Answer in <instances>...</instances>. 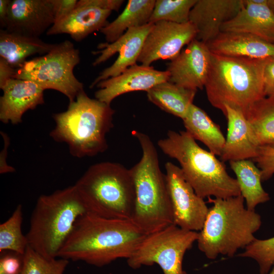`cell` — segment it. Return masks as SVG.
Here are the masks:
<instances>
[{
	"label": "cell",
	"instance_id": "1",
	"mask_svg": "<svg viewBox=\"0 0 274 274\" xmlns=\"http://www.w3.org/2000/svg\"><path fill=\"white\" fill-rule=\"evenodd\" d=\"M146 235L131 220L87 213L77 221L57 258L102 267L120 258L128 259Z\"/></svg>",
	"mask_w": 274,
	"mask_h": 274
},
{
	"label": "cell",
	"instance_id": "2",
	"mask_svg": "<svg viewBox=\"0 0 274 274\" xmlns=\"http://www.w3.org/2000/svg\"><path fill=\"white\" fill-rule=\"evenodd\" d=\"M208 200L213 206L209 209L196 241L198 248L208 259H215L220 255L232 257L255 240L254 234L261 225V218L245 207L241 194Z\"/></svg>",
	"mask_w": 274,
	"mask_h": 274
},
{
	"label": "cell",
	"instance_id": "3",
	"mask_svg": "<svg viewBox=\"0 0 274 274\" xmlns=\"http://www.w3.org/2000/svg\"><path fill=\"white\" fill-rule=\"evenodd\" d=\"M269 59H252L211 54L204 86L211 105L225 115V106L244 114L257 101L266 97L263 74Z\"/></svg>",
	"mask_w": 274,
	"mask_h": 274
},
{
	"label": "cell",
	"instance_id": "4",
	"mask_svg": "<svg viewBox=\"0 0 274 274\" xmlns=\"http://www.w3.org/2000/svg\"><path fill=\"white\" fill-rule=\"evenodd\" d=\"M115 111L110 105L90 98L84 90L69 102L65 111L54 114L50 136L68 145L74 157H92L108 148L106 134L113 127Z\"/></svg>",
	"mask_w": 274,
	"mask_h": 274
},
{
	"label": "cell",
	"instance_id": "5",
	"mask_svg": "<svg viewBox=\"0 0 274 274\" xmlns=\"http://www.w3.org/2000/svg\"><path fill=\"white\" fill-rule=\"evenodd\" d=\"M132 134L140 143L142 156L130 168L135 194L131 220L148 234L174 224L173 212L155 145L144 133L134 130Z\"/></svg>",
	"mask_w": 274,
	"mask_h": 274
},
{
	"label": "cell",
	"instance_id": "6",
	"mask_svg": "<svg viewBox=\"0 0 274 274\" xmlns=\"http://www.w3.org/2000/svg\"><path fill=\"white\" fill-rule=\"evenodd\" d=\"M157 145L178 161L185 179L199 197L227 198L241 195L236 179L229 176L224 162L201 148L186 131L168 130Z\"/></svg>",
	"mask_w": 274,
	"mask_h": 274
},
{
	"label": "cell",
	"instance_id": "7",
	"mask_svg": "<svg viewBox=\"0 0 274 274\" xmlns=\"http://www.w3.org/2000/svg\"><path fill=\"white\" fill-rule=\"evenodd\" d=\"M87 213L75 185L41 195L32 213L26 234L28 246L47 258H57L77 221Z\"/></svg>",
	"mask_w": 274,
	"mask_h": 274
},
{
	"label": "cell",
	"instance_id": "8",
	"mask_svg": "<svg viewBox=\"0 0 274 274\" xmlns=\"http://www.w3.org/2000/svg\"><path fill=\"white\" fill-rule=\"evenodd\" d=\"M75 185L88 213L106 218L131 220L135 194L130 169L116 162L96 163Z\"/></svg>",
	"mask_w": 274,
	"mask_h": 274
},
{
	"label": "cell",
	"instance_id": "9",
	"mask_svg": "<svg viewBox=\"0 0 274 274\" xmlns=\"http://www.w3.org/2000/svg\"><path fill=\"white\" fill-rule=\"evenodd\" d=\"M80 61L79 50L71 41L65 40L56 44L47 53L26 60L16 70L13 78L32 81L44 90H57L71 102L84 90L83 83L73 72Z\"/></svg>",
	"mask_w": 274,
	"mask_h": 274
},
{
	"label": "cell",
	"instance_id": "10",
	"mask_svg": "<svg viewBox=\"0 0 274 274\" xmlns=\"http://www.w3.org/2000/svg\"><path fill=\"white\" fill-rule=\"evenodd\" d=\"M198 238V232L181 228L173 224L147 234L127 259L128 266L138 269L158 264L163 274H188L183 269V260Z\"/></svg>",
	"mask_w": 274,
	"mask_h": 274
},
{
	"label": "cell",
	"instance_id": "11",
	"mask_svg": "<svg viewBox=\"0 0 274 274\" xmlns=\"http://www.w3.org/2000/svg\"><path fill=\"white\" fill-rule=\"evenodd\" d=\"M165 168L174 224L184 229L200 231L209 211L206 202L186 180L180 167L167 162Z\"/></svg>",
	"mask_w": 274,
	"mask_h": 274
},
{
	"label": "cell",
	"instance_id": "12",
	"mask_svg": "<svg viewBox=\"0 0 274 274\" xmlns=\"http://www.w3.org/2000/svg\"><path fill=\"white\" fill-rule=\"evenodd\" d=\"M196 36V29L190 22L183 24L156 22L146 38L138 61L150 66L158 60H171Z\"/></svg>",
	"mask_w": 274,
	"mask_h": 274
},
{
	"label": "cell",
	"instance_id": "13",
	"mask_svg": "<svg viewBox=\"0 0 274 274\" xmlns=\"http://www.w3.org/2000/svg\"><path fill=\"white\" fill-rule=\"evenodd\" d=\"M153 25L154 23H149L140 27L130 28L112 43H99L97 48L101 50L92 52L94 55L99 54L92 63L93 66L106 61L116 53H118V56L112 65L100 73L91 83L90 88H93L101 81L119 75L136 64L146 38Z\"/></svg>",
	"mask_w": 274,
	"mask_h": 274
},
{
	"label": "cell",
	"instance_id": "14",
	"mask_svg": "<svg viewBox=\"0 0 274 274\" xmlns=\"http://www.w3.org/2000/svg\"><path fill=\"white\" fill-rule=\"evenodd\" d=\"M211 54L207 44L194 39L167 64L168 81L186 88L202 89L210 68Z\"/></svg>",
	"mask_w": 274,
	"mask_h": 274
},
{
	"label": "cell",
	"instance_id": "15",
	"mask_svg": "<svg viewBox=\"0 0 274 274\" xmlns=\"http://www.w3.org/2000/svg\"><path fill=\"white\" fill-rule=\"evenodd\" d=\"M54 22L53 0L11 1L5 28L39 38Z\"/></svg>",
	"mask_w": 274,
	"mask_h": 274
},
{
	"label": "cell",
	"instance_id": "16",
	"mask_svg": "<svg viewBox=\"0 0 274 274\" xmlns=\"http://www.w3.org/2000/svg\"><path fill=\"white\" fill-rule=\"evenodd\" d=\"M166 70H156L153 66L135 64L119 75L98 83L100 89L95 92V97L110 105L117 97L130 92L146 91L169 79Z\"/></svg>",
	"mask_w": 274,
	"mask_h": 274
},
{
	"label": "cell",
	"instance_id": "17",
	"mask_svg": "<svg viewBox=\"0 0 274 274\" xmlns=\"http://www.w3.org/2000/svg\"><path fill=\"white\" fill-rule=\"evenodd\" d=\"M244 5V0H197L189 14V22L196 30L195 39L206 44L215 39L222 25Z\"/></svg>",
	"mask_w": 274,
	"mask_h": 274
},
{
	"label": "cell",
	"instance_id": "18",
	"mask_svg": "<svg viewBox=\"0 0 274 274\" xmlns=\"http://www.w3.org/2000/svg\"><path fill=\"white\" fill-rule=\"evenodd\" d=\"M1 89L0 120L5 124L21 123L27 111L44 103L45 90L29 80L11 78Z\"/></svg>",
	"mask_w": 274,
	"mask_h": 274
},
{
	"label": "cell",
	"instance_id": "19",
	"mask_svg": "<svg viewBox=\"0 0 274 274\" xmlns=\"http://www.w3.org/2000/svg\"><path fill=\"white\" fill-rule=\"evenodd\" d=\"M211 53L252 59L274 58V43L246 33L221 32L207 43Z\"/></svg>",
	"mask_w": 274,
	"mask_h": 274
},
{
	"label": "cell",
	"instance_id": "20",
	"mask_svg": "<svg viewBox=\"0 0 274 274\" xmlns=\"http://www.w3.org/2000/svg\"><path fill=\"white\" fill-rule=\"evenodd\" d=\"M228 123L227 134L220 156L224 162L254 159L258 148L252 140L248 122L241 110L225 106Z\"/></svg>",
	"mask_w": 274,
	"mask_h": 274
},
{
	"label": "cell",
	"instance_id": "21",
	"mask_svg": "<svg viewBox=\"0 0 274 274\" xmlns=\"http://www.w3.org/2000/svg\"><path fill=\"white\" fill-rule=\"evenodd\" d=\"M244 1L243 7L222 25L221 31L249 33L274 43V14L268 4L256 5Z\"/></svg>",
	"mask_w": 274,
	"mask_h": 274
},
{
	"label": "cell",
	"instance_id": "22",
	"mask_svg": "<svg viewBox=\"0 0 274 274\" xmlns=\"http://www.w3.org/2000/svg\"><path fill=\"white\" fill-rule=\"evenodd\" d=\"M111 12L93 7H76L67 17L53 24L46 34L66 33L74 40L81 41L90 33L106 26L109 23L107 19Z\"/></svg>",
	"mask_w": 274,
	"mask_h": 274
},
{
	"label": "cell",
	"instance_id": "23",
	"mask_svg": "<svg viewBox=\"0 0 274 274\" xmlns=\"http://www.w3.org/2000/svg\"><path fill=\"white\" fill-rule=\"evenodd\" d=\"M55 45L44 42L39 38L10 32L4 29L0 30V57L15 69L20 67L28 57L37 54H45Z\"/></svg>",
	"mask_w": 274,
	"mask_h": 274
},
{
	"label": "cell",
	"instance_id": "24",
	"mask_svg": "<svg viewBox=\"0 0 274 274\" xmlns=\"http://www.w3.org/2000/svg\"><path fill=\"white\" fill-rule=\"evenodd\" d=\"M182 120L186 132L194 140L203 143L211 153L220 157L225 138L220 127L204 111L192 104Z\"/></svg>",
	"mask_w": 274,
	"mask_h": 274
},
{
	"label": "cell",
	"instance_id": "25",
	"mask_svg": "<svg viewBox=\"0 0 274 274\" xmlns=\"http://www.w3.org/2000/svg\"><path fill=\"white\" fill-rule=\"evenodd\" d=\"M197 90L186 88L168 81L147 91L148 100L163 111L182 120L193 104Z\"/></svg>",
	"mask_w": 274,
	"mask_h": 274
},
{
	"label": "cell",
	"instance_id": "26",
	"mask_svg": "<svg viewBox=\"0 0 274 274\" xmlns=\"http://www.w3.org/2000/svg\"><path fill=\"white\" fill-rule=\"evenodd\" d=\"M244 115L255 144L258 147L274 149V96L257 101Z\"/></svg>",
	"mask_w": 274,
	"mask_h": 274
},
{
	"label": "cell",
	"instance_id": "27",
	"mask_svg": "<svg viewBox=\"0 0 274 274\" xmlns=\"http://www.w3.org/2000/svg\"><path fill=\"white\" fill-rule=\"evenodd\" d=\"M155 1L129 0L122 12L100 30L105 36L107 43L115 42L130 28L149 23Z\"/></svg>",
	"mask_w": 274,
	"mask_h": 274
},
{
	"label": "cell",
	"instance_id": "28",
	"mask_svg": "<svg viewBox=\"0 0 274 274\" xmlns=\"http://www.w3.org/2000/svg\"><path fill=\"white\" fill-rule=\"evenodd\" d=\"M229 162L236 175L241 194L246 201L247 209L254 211L259 204L269 200L268 193L262 186L261 170L253 160L246 159Z\"/></svg>",
	"mask_w": 274,
	"mask_h": 274
},
{
	"label": "cell",
	"instance_id": "29",
	"mask_svg": "<svg viewBox=\"0 0 274 274\" xmlns=\"http://www.w3.org/2000/svg\"><path fill=\"white\" fill-rule=\"evenodd\" d=\"M22 207L17 206L11 216L0 225V252H14L24 255L28 246L26 235L21 230Z\"/></svg>",
	"mask_w": 274,
	"mask_h": 274
},
{
	"label": "cell",
	"instance_id": "30",
	"mask_svg": "<svg viewBox=\"0 0 274 274\" xmlns=\"http://www.w3.org/2000/svg\"><path fill=\"white\" fill-rule=\"evenodd\" d=\"M197 0H157L149 23L166 21L183 24L189 22L191 9Z\"/></svg>",
	"mask_w": 274,
	"mask_h": 274
},
{
	"label": "cell",
	"instance_id": "31",
	"mask_svg": "<svg viewBox=\"0 0 274 274\" xmlns=\"http://www.w3.org/2000/svg\"><path fill=\"white\" fill-rule=\"evenodd\" d=\"M69 260L47 258L28 246L23 255L22 274H64Z\"/></svg>",
	"mask_w": 274,
	"mask_h": 274
},
{
	"label": "cell",
	"instance_id": "32",
	"mask_svg": "<svg viewBox=\"0 0 274 274\" xmlns=\"http://www.w3.org/2000/svg\"><path fill=\"white\" fill-rule=\"evenodd\" d=\"M238 256L254 259L259 265L260 274H268L274 264V236L265 239L256 238Z\"/></svg>",
	"mask_w": 274,
	"mask_h": 274
},
{
	"label": "cell",
	"instance_id": "33",
	"mask_svg": "<svg viewBox=\"0 0 274 274\" xmlns=\"http://www.w3.org/2000/svg\"><path fill=\"white\" fill-rule=\"evenodd\" d=\"M261 172L262 181H266L274 174V149L259 147L257 156L252 159Z\"/></svg>",
	"mask_w": 274,
	"mask_h": 274
},
{
	"label": "cell",
	"instance_id": "34",
	"mask_svg": "<svg viewBox=\"0 0 274 274\" xmlns=\"http://www.w3.org/2000/svg\"><path fill=\"white\" fill-rule=\"evenodd\" d=\"M0 253V274H22L23 255L11 251Z\"/></svg>",
	"mask_w": 274,
	"mask_h": 274
},
{
	"label": "cell",
	"instance_id": "35",
	"mask_svg": "<svg viewBox=\"0 0 274 274\" xmlns=\"http://www.w3.org/2000/svg\"><path fill=\"white\" fill-rule=\"evenodd\" d=\"M78 2L77 0H53L54 24L60 22L71 14L76 9Z\"/></svg>",
	"mask_w": 274,
	"mask_h": 274
},
{
	"label": "cell",
	"instance_id": "36",
	"mask_svg": "<svg viewBox=\"0 0 274 274\" xmlns=\"http://www.w3.org/2000/svg\"><path fill=\"white\" fill-rule=\"evenodd\" d=\"M123 2V0H80L76 7H93L118 12Z\"/></svg>",
	"mask_w": 274,
	"mask_h": 274
},
{
	"label": "cell",
	"instance_id": "37",
	"mask_svg": "<svg viewBox=\"0 0 274 274\" xmlns=\"http://www.w3.org/2000/svg\"><path fill=\"white\" fill-rule=\"evenodd\" d=\"M264 91L265 96H274V58L266 62L263 74Z\"/></svg>",
	"mask_w": 274,
	"mask_h": 274
},
{
	"label": "cell",
	"instance_id": "38",
	"mask_svg": "<svg viewBox=\"0 0 274 274\" xmlns=\"http://www.w3.org/2000/svg\"><path fill=\"white\" fill-rule=\"evenodd\" d=\"M16 70L11 66L4 59L0 57V88L10 79L13 78Z\"/></svg>",
	"mask_w": 274,
	"mask_h": 274
},
{
	"label": "cell",
	"instance_id": "39",
	"mask_svg": "<svg viewBox=\"0 0 274 274\" xmlns=\"http://www.w3.org/2000/svg\"><path fill=\"white\" fill-rule=\"evenodd\" d=\"M1 134L3 135L4 142H5V145L4 148L2 151L4 153L5 156H1V165H0V173L1 174L7 173H11L13 172L15 169L13 167H12L11 166H9L7 164L6 162V154L7 153V149L9 145L10 144V140L8 137V136L7 135L6 133H4V132H1Z\"/></svg>",
	"mask_w": 274,
	"mask_h": 274
},
{
	"label": "cell",
	"instance_id": "40",
	"mask_svg": "<svg viewBox=\"0 0 274 274\" xmlns=\"http://www.w3.org/2000/svg\"><path fill=\"white\" fill-rule=\"evenodd\" d=\"M10 2V0H0V25L2 29L5 27Z\"/></svg>",
	"mask_w": 274,
	"mask_h": 274
},
{
	"label": "cell",
	"instance_id": "41",
	"mask_svg": "<svg viewBox=\"0 0 274 274\" xmlns=\"http://www.w3.org/2000/svg\"><path fill=\"white\" fill-rule=\"evenodd\" d=\"M268 6L274 14V0H268Z\"/></svg>",
	"mask_w": 274,
	"mask_h": 274
},
{
	"label": "cell",
	"instance_id": "42",
	"mask_svg": "<svg viewBox=\"0 0 274 274\" xmlns=\"http://www.w3.org/2000/svg\"><path fill=\"white\" fill-rule=\"evenodd\" d=\"M268 274H274V264L272 266L270 271Z\"/></svg>",
	"mask_w": 274,
	"mask_h": 274
}]
</instances>
